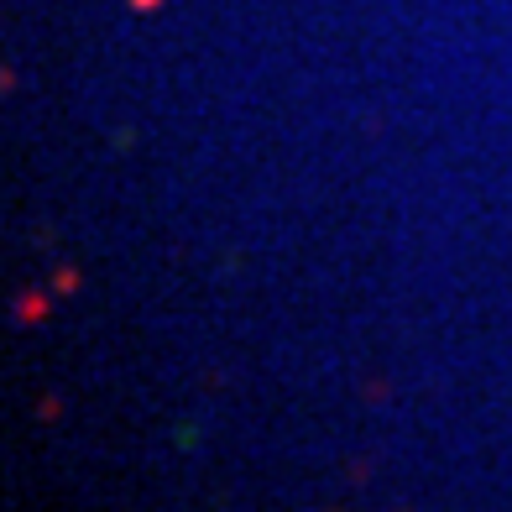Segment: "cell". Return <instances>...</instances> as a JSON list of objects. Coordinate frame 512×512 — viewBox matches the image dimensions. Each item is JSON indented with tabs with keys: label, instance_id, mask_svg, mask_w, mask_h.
Here are the masks:
<instances>
[{
	"label": "cell",
	"instance_id": "obj_2",
	"mask_svg": "<svg viewBox=\"0 0 512 512\" xmlns=\"http://www.w3.org/2000/svg\"><path fill=\"white\" fill-rule=\"evenodd\" d=\"M74 288H79V272L63 267V272H58V293H74Z\"/></svg>",
	"mask_w": 512,
	"mask_h": 512
},
{
	"label": "cell",
	"instance_id": "obj_1",
	"mask_svg": "<svg viewBox=\"0 0 512 512\" xmlns=\"http://www.w3.org/2000/svg\"><path fill=\"white\" fill-rule=\"evenodd\" d=\"M48 314V298H16V319H42Z\"/></svg>",
	"mask_w": 512,
	"mask_h": 512
}]
</instances>
